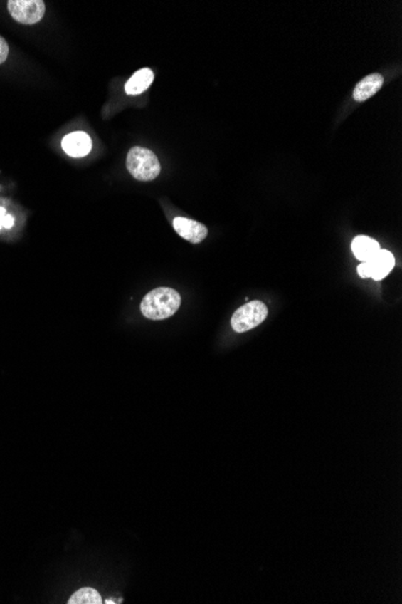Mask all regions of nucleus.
<instances>
[{"mask_svg": "<svg viewBox=\"0 0 402 604\" xmlns=\"http://www.w3.org/2000/svg\"><path fill=\"white\" fill-rule=\"evenodd\" d=\"M69 604H102V596L97 590L90 588H83L78 590L70 597Z\"/></svg>", "mask_w": 402, "mask_h": 604, "instance_id": "9b49d317", "label": "nucleus"}, {"mask_svg": "<svg viewBox=\"0 0 402 604\" xmlns=\"http://www.w3.org/2000/svg\"><path fill=\"white\" fill-rule=\"evenodd\" d=\"M381 250L379 244L369 236H359L351 243V251L361 262H367Z\"/></svg>", "mask_w": 402, "mask_h": 604, "instance_id": "9d476101", "label": "nucleus"}, {"mask_svg": "<svg viewBox=\"0 0 402 604\" xmlns=\"http://www.w3.org/2000/svg\"><path fill=\"white\" fill-rule=\"evenodd\" d=\"M153 79H154V75L151 69L149 68L140 69L130 78L128 83H125V93L129 95H141L151 86Z\"/></svg>", "mask_w": 402, "mask_h": 604, "instance_id": "1a4fd4ad", "label": "nucleus"}, {"mask_svg": "<svg viewBox=\"0 0 402 604\" xmlns=\"http://www.w3.org/2000/svg\"><path fill=\"white\" fill-rule=\"evenodd\" d=\"M9 56V45L6 40L0 36V64L4 63Z\"/></svg>", "mask_w": 402, "mask_h": 604, "instance_id": "f8f14e48", "label": "nucleus"}, {"mask_svg": "<svg viewBox=\"0 0 402 604\" xmlns=\"http://www.w3.org/2000/svg\"><path fill=\"white\" fill-rule=\"evenodd\" d=\"M62 147L71 157H83L90 152L92 140L88 134L83 132H74L64 137Z\"/></svg>", "mask_w": 402, "mask_h": 604, "instance_id": "0eeeda50", "label": "nucleus"}, {"mask_svg": "<svg viewBox=\"0 0 402 604\" xmlns=\"http://www.w3.org/2000/svg\"><path fill=\"white\" fill-rule=\"evenodd\" d=\"M370 278L379 281L386 278L395 267V257L388 250H379L370 261H367Z\"/></svg>", "mask_w": 402, "mask_h": 604, "instance_id": "423d86ee", "label": "nucleus"}, {"mask_svg": "<svg viewBox=\"0 0 402 604\" xmlns=\"http://www.w3.org/2000/svg\"><path fill=\"white\" fill-rule=\"evenodd\" d=\"M172 226L181 238L191 244L201 243L207 236V228L198 221L186 217H176Z\"/></svg>", "mask_w": 402, "mask_h": 604, "instance_id": "39448f33", "label": "nucleus"}, {"mask_svg": "<svg viewBox=\"0 0 402 604\" xmlns=\"http://www.w3.org/2000/svg\"><path fill=\"white\" fill-rule=\"evenodd\" d=\"M127 168L139 181H152L160 173V163L156 155L149 149L135 146L127 157Z\"/></svg>", "mask_w": 402, "mask_h": 604, "instance_id": "f03ea898", "label": "nucleus"}, {"mask_svg": "<svg viewBox=\"0 0 402 604\" xmlns=\"http://www.w3.org/2000/svg\"><path fill=\"white\" fill-rule=\"evenodd\" d=\"M268 306L260 301H252L238 308L231 318V327L236 333H245L258 327L268 318Z\"/></svg>", "mask_w": 402, "mask_h": 604, "instance_id": "7ed1b4c3", "label": "nucleus"}, {"mask_svg": "<svg viewBox=\"0 0 402 604\" xmlns=\"http://www.w3.org/2000/svg\"><path fill=\"white\" fill-rule=\"evenodd\" d=\"M358 274L360 275V278H370V271H369V267H367L366 262H363L361 264H359V267H358Z\"/></svg>", "mask_w": 402, "mask_h": 604, "instance_id": "ddd939ff", "label": "nucleus"}, {"mask_svg": "<svg viewBox=\"0 0 402 604\" xmlns=\"http://www.w3.org/2000/svg\"><path fill=\"white\" fill-rule=\"evenodd\" d=\"M181 296L169 287H159L144 296L141 302V313L149 320H164L179 311Z\"/></svg>", "mask_w": 402, "mask_h": 604, "instance_id": "f257e3e1", "label": "nucleus"}, {"mask_svg": "<svg viewBox=\"0 0 402 604\" xmlns=\"http://www.w3.org/2000/svg\"><path fill=\"white\" fill-rule=\"evenodd\" d=\"M9 12L14 20L22 24H36L43 20L45 3L43 0H10Z\"/></svg>", "mask_w": 402, "mask_h": 604, "instance_id": "20e7f679", "label": "nucleus"}, {"mask_svg": "<svg viewBox=\"0 0 402 604\" xmlns=\"http://www.w3.org/2000/svg\"><path fill=\"white\" fill-rule=\"evenodd\" d=\"M384 79L381 74H371L366 76L365 79L361 80L356 88L353 90V97L358 102H364L369 98H371L372 95H375L381 87H382Z\"/></svg>", "mask_w": 402, "mask_h": 604, "instance_id": "6e6552de", "label": "nucleus"}]
</instances>
